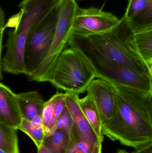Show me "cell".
Returning a JSON list of instances; mask_svg holds the SVG:
<instances>
[{
    "instance_id": "cell-8",
    "label": "cell",
    "mask_w": 152,
    "mask_h": 153,
    "mask_svg": "<svg viewBox=\"0 0 152 153\" xmlns=\"http://www.w3.org/2000/svg\"><path fill=\"white\" fill-rule=\"evenodd\" d=\"M119 19L111 13L95 7H79L74 19L71 34L85 37L101 34L111 30L121 22Z\"/></svg>"
},
{
    "instance_id": "cell-25",
    "label": "cell",
    "mask_w": 152,
    "mask_h": 153,
    "mask_svg": "<svg viewBox=\"0 0 152 153\" xmlns=\"http://www.w3.org/2000/svg\"><path fill=\"white\" fill-rule=\"evenodd\" d=\"M152 141L143 144L137 148L132 153H152Z\"/></svg>"
},
{
    "instance_id": "cell-23",
    "label": "cell",
    "mask_w": 152,
    "mask_h": 153,
    "mask_svg": "<svg viewBox=\"0 0 152 153\" xmlns=\"http://www.w3.org/2000/svg\"><path fill=\"white\" fill-rule=\"evenodd\" d=\"M132 21L140 24L152 23V0L150 1L146 7Z\"/></svg>"
},
{
    "instance_id": "cell-2",
    "label": "cell",
    "mask_w": 152,
    "mask_h": 153,
    "mask_svg": "<svg viewBox=\"0 0 152 153\" xmlns=\"http://www.w3.org/2000/svg\"><path fill=\"white\" fill-rule=\"evenodd\" d=\"M58 0H22L20 11L9 19L5 29L12 28L8 33L6 50L2 61L3 71L11 74H25L24 53L27 38L31 30L49 14Z\"/></svg>"
},
{
    "instance_id": "cell-6",
    "label": "cell",
    "mask_w": 152,
    "mask_h": 153,
    "mask_svg": "<svg viewBox=\"0 0 152 153\" xmlns=\"http://www.w3.org/2000/svg\"><path fill=\"white\" fill-rule=\"evenodd\" d=\"M79 7L76 0H58V19L52 42L42 62L29 77V80L38 82H49L57 60L69 46L74 19Z\"/></svg>"
},
{
    "instance_id": "cell-1",
    "label": "cell",
    "mask_w": 152,
    "mask_h": 153,
    "mask_svg": "<svg viewBox=\"0 0 152 153\" xmlns=\"http://www.w3.org/2000/svg\"><path fill=\"white\" fill-rule=\"evenodd\" d=\"M112 84L117 94V112L103 123V134L134 148L152 141V93Z\"/></svg>"
},
{
    "instance_id": "cell-15",
    "label": "cell",
    "mask_w": 152,
    "mask_h": 153,
    "mask_svg": "<svg viewBox=\"0 0 152 153\" xmlns=\"http://www.w3.org/2000/svg\"><path fill=\"white\" fill-rule=\"evenodd\" d=\"M79 105L85 117L100 140L103 141L102 132V122L99 111L91 96L87 94L85 97L79 99Z\"/></svg>"
},
{
    "instance_id": "cell-18",
    "label": "cell",
    "mask_w": 152,
    "mask_h": 153,
    "mask_svg": "<svg viewBox=\"0 0 152 153\" xmlns=\"http://www.w3.org/2000/svg\"><path fill=\"white\" fill-rule=\"evenodd\" d=\"M57 129H63L70 133H73L76 130L72 117L66 105L58 120L45 136L51 134Z\"/></svg>"
},
{
    "instance_id": "cell-19",
    "label": "cell",
    "mask_w": 152,
    "mask_h": 153,
    "mask_svg": "<svg viewBox=\"0 0 152 153\" xmlns=\"http://www.w3.org/2000/svg\"><path fill=\"white\" fill-rule=\"evenodd\" d=\"M76 131L78 134V139L68 153H93L95 143L77 129Z\"/></svg>"
},
{
    "instance_id": "cell-7",
    "label": "cell",
    "mask_w": 152,
    "mask_h": 153,
    "mask_svg": "<svg viewBox=\"0 0 152 153\" xmlns=\"http://www.w3.org/2000/svg\"><path fill=\"white\" fill-rule=\"evenodd\" d=\"M57 19L56 5L29 34L24 53L25 74L27 77L32 75L47 55L54 36Z\"/></svg>"
},
{
    "instance_id": "cell-5",
    "label": "cell",
    "mask_w": 152,
    "mask_h": 153,
    "mask_svg": "<svg viewBox=\"0 0 152 153\" xmlns=\"http://www.w3.org/2000/svg\"><path fill=\"white\" fill-rule=\"evenodd\" d=\"M95 78L90 64L78 51L69 47L57 60L49 82L57 89L79 95L86 91Z\"/></svg>"
},
{
    "instance_id": "cell-27",
    "label": "cell",
    "mask_w": 152,
    "mask_h": 153,
    "mask_svg": "<svg viewBox=\"0 0 152 153\" xmlns=\"http://www.w3.org/2000/svg\"><path fill=\"white\" fill-rule=\"evenodd\" d=\"M102 141H99L95 143L94 149L93 153H102Z\"/></svg>"
},
{
    "instance_id": "cell-21",
    "label": "cell",
    "mask_w": 152,
    "mask_h": 153,
    "mask_svg": "<svg viewBox=\"0 0 152 153\" xmlns=\"http://www.w3.org/2000/svg\"><path fill=\"white\" fill-rule=\"evenodd\" d=\"M151 0H128L124 16L130 20L134 19L146 7Z\"/></svg>"
},
{
    "instance_id": "cell-29",
    "label": "cell",
    "mask_w": 152,
    "mask_h": 153,
    "mask_svg": "<svg viewBox=\"0 0 152 153\" xmlns=\"http://www.w3.org/2000/svg\"><path fill=\"white\" fill-rule=\"evenodd\" d=\"M116 153H129L128 152L124 150H119L117 151Z\"/></svg>"
},
{
    "instance_id": "cell-17",
    "label": "cell",
    "mask_w": 152,
    "mask_h": 153,
    "mask_svg": "<svg viewBox=\"0 0 152 153\" xmlns=\"http://www.w3.org/2000/svg\"><path fill=\"white\" fill-rule=\"evenodd\" d=\"M18 129L22 131L29 137L37 148L43 144L46 135L43 125L34 126L31 125L30 120L22 118Z\"/></svg>"
},
{
    "instance_id": "cell-24",
    "label": "cell",
    "mask_w": 152,
    "mask_h": 153,
    "mask_svg": "<svg viewBox=\"0 0 152 153\" xmlns=\"http://www.w3.org/2000/svg\"><path fill=\"white\" fill-rule=\"evenodd\" d=\"M5 14L3 10L0 5V80L3 79L2 74V40L3 33L5 27Z\"/></svg>"
},
{
    "instance_id": "cell-13",
    "label": "cell",
    "mask_w": 152,
    "mask_h": 153,
    "mask_svg": "<svg viewBox=\"0 0 152 153\" xmlns=\"http://www.w3.org/2000/svg\"><path fill=\"white\" fill-rule=\"evenodd\" d=\"M78 138L76 128L71 133L57 129L51 134L45 136L42 145L53 153H68Z\"/></svg>"
},
{
    "instance_id": "cell-11",
    "label": "cell",
    "mask_w": 152,
    "mask_h": 153,
    "mask_svg": "<svg viewBox=\"0 0 152 153\" xmlns=\"http://www.w3.org/2000/svg\"><path fill=\"white\" fill-rule=\"evenodd\" d=\"M22 120L17 94L0 82V122L18 129Z\"/></svg>"
},
{
    "instance_id": "cell-3",
    "label": "cell",
    "mask_w": 152,
    "mask_h": 153,
    "mask_svg": "<svg viewBox=\"0 0 152 153\" xmlns=\"http://www.w3.org/2000/svg\"><path fill=\"white\" fill-rule=\"evenodd\" d=\"M69 46L78 51L90 64L96 78L152 93V76L108 59L93 48L84 37L71 34Z\"/></svg>"
},
{
    "instance_id": "cell-30",
    "label": "cell",
    "mask_w": 152,
    "mask_h": 153,
    "mask_svg": "<svg viewBox=\"0 0 152 153\" xmlns=\"http://www.w3.org/2000/svg\"><path fill=\"white\" fill-rule=\"evenodd\" d=\"M0 153H5V152H4L3 151L1 150V149H0Z\"/></svg>"
},
{
    "instance_id": "cell-26",
    "label": "cell",
    "mask_w": 152,
    "mask_h": 153,
    "mask_svg": "<svg viewBox=\"0 0 152 153\" xmlns=\"http://www.w3.org/2000/svg\"><path fill=\"white\" fill-rule=\"evenodd\" d=\"M31 125L34 126H38L43 125V119L42 116L37 115L34 117L31 120H30Z\"/></svg>"
},
{
    "instance_id": "cell-20",
    "label": "cell",
    "mask_w": 152,
    "mask_h": 153,
    "mask_svg": "<svg viewBox=\"0 0 152 153\" xmlns=\"http://www.w3.org/2000/svg\"><path fill=\"white\" fill-rule=\"evenodd\" d=\"M62 94V93H59V92H57L52 97H51L49 100L45 102L43 113H42L43 126V127L45 133V130L46 127L51 120L54 108L56 106L57 101Z\"/></svg>"
},
{
    "instance_id": "cell-31",
    "label": "cell",
    "mask_w": 152,
    "mask_h": 153,
    "mask_svg": "<svg viewBox=\"0 0 152 153\" xmlns=\"http://www.w3.org/2000/svg\"><path fill=\"white\" fill-rule=\"evenodd\" d=\"M76 1H84V0H76Z\"/></svg>"
},
{
    "instance_id": "cell-10",
    "label": "cell",
    "mask_w": 152,
    "mask_h": 153,
    "mask_svg": "<svg viewBox=\"0 0 152 153\" xmlns=\"http://www.w3.org/2000/svg\"><path fill=\"white\" fill-rule=\"evenodd\" d=\"M126 19L137 52L152 74V23L140 24Z\"/></svg>"
},
{
    "instance_id": "cell-14",
    "label": "cell",
    "mask_w": 152,
    "mask_h": 153,
    "mask_svg": "<svg viewBox=\"0 0 152 153\" xmlns=\"http://www.w3.org/2000/svg\"><path fill=\"white\" fill-rule=\"evenodd\" d=\"M17 97L22 118L31 120L37 115L42 116L45 102L37 92L21 93Z\"/></svg>"
},
{
    "instance_id": "cell-12",
    "label": "cell",
    "mask_w": 152,
    "mask_h": 153,
    "mask_svg": "<svg viewBox=\"0 0 152 153\" xmlns=\"http://www.w3.org/2000/svg\"><path fill=\"white\" fill-rule=\"evenodd\" d=\"M65 93L66 105L72 117L76 129L81 132L94 143H96L99 141L103 142L99 139L82 113L79 105V95L70 93Z\"/></svg>"
},
{
    "instance_id": "cell-16",
    "label": "cell",
    "mask_w": 152,
    "mask_h": 153,
    "mask_svg": "<svg viewBox=\"0 0 152 153\" xmlns=\"http://www.w3.org/2000/svg\"><path fill=\"white\" fill-rule=\"evenodd\" d=\"M17 128L0 122V149L6 153H19Z\"/></svg>"
},
{
    "instance_id": "cell-9",
    "label": "cell",
    "mask_w": 152,
    "mask_h": 153,
    "mask_svg": "<svg viewBox=\"0 0 152 153\" xmlns=\"http://www.w3.org/2000/svg\"><path fill=\"white\" fill-rule=\"evenodd\" d=\"M86 91L96 105L102 124L114 116L117 106V94L111 83L100 78L94 79Z\"/></svg>"
},
{
    "instance_id": "cell-28",
    "label": "cell",
    "mask_w": 152,
    "mask_h": 153,
    "mask_svg": "<svg viewBox=\"0 0 152 153\" xmlns=\"http://www.w3.org/2000/svg\"><path fill=\"white\" fill-rule=\"evenodd\" d=\"M37 153H53L47 148L42 145L39 148H37Z\"/></svg>"
},
{
    "instance_id": "cell-22",
    "label": "cell",
    "mask_w": 152,
    "mask_h": 153,
    "mask_svg": "<svg viewBox=\"0 0 152 153\" xmlns=\"http://www.w3.org/2000/svg\"><path fill=\"white\" fill-rule=\"evenodd\" d=\"M65 98H66V93L62 94L59 98L58 99L56 103V106L54 108V111L53 115L51 122L49 123V125L46 127L45 130V134H46L48 132L50 128L53 126L55 124V122L58 120L59 118V117L60 115H61L62 112L63 111L65 106H66V102H65Z\"/></svg>"
},
{
    "instance_id": "cell-4",
    "label": "cell",
    "mask_w": 152,
    "mask_h": 153,
    "mask_svg": "<svg viewBox=\"0 0 152 153\" xmlns=\"http://www.w3.org/2000/svg\"><path fill=\"white\" fill-rule=\"evenodd\" d=\"M121 18V22L111 30L84 37L93 48L108 59L152 76L137 52L126 18Z\"/></svg>"
}]
</instances>
